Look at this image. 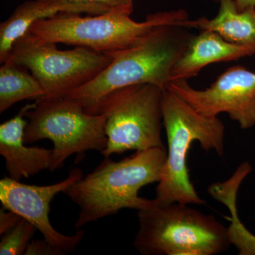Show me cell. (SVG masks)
<instances>
[{"instance_id": "6da1fadb", "label": "cell", "mask_w": 255, "mask_h": 255, "mask_svg": "<svg viewBox=\"0 0 255 255\" xmlns=\"http://www.w3.org/2000/svg\"><path fill=\"white\" fill-rule=\"evenodd\" d=\"M182 25L157 26L131 46L114 52L112 63L92 81L66 96L87 113L97 114L107 96L131 85L150 84L167 89L172 70L192 35Z\"/></svg>"}, {"instance_id": "7a4b0ae2", "label": "cell", "mask_w": 255, "mask_h": 255, "mask_svg": "<svg viewBox=\"0 0 255 255\" xmlns=\"http://www.w3.org/2000/svg\"><path fill=\"white\" fill-rule=\"evenodd\" d=\"M167 159L165 147L136 151L120 161L105 159L65 191L80 209L75 228L118 214L121 210L153 207L155 199L139 196L142 187L158 183Z\"/></svg>"}, {"instance_id": "3957f363", "label": "cell", "mask_w": 255, "mask_h": 255, "mask_svg": "<svg viewBox=\"0 0 255 255\" xmlns=\"http://www.w3.org/2000/svg\"><path fill=\"white\" fill-rule=\"evenodd\" d=\"M162 124L167 135L168 150L160 179L156 188L157 205L173 203L203 205L191 182L187 164V154L193 142L198 141L203 150L224 152V124L218 117H206L196 112L185 101L168 89L161 98Z\"/></svg>"}, {"instance_id": "277c9868", "label": "cell", "mask_w": 255, "mask_h": 255, "mask_svg": "<svg viewBox=\"0 0 255 255\" xmlns=\"http://www.w3.org/2000/svg\"><path fill=\"white\" fill-rule=\"evenodd\" d=\"M189 204H156L137 211L133 246L142 255H216L231 243L228 228Z\"/></svg>"}, {"instance_id": "5b68a950", "label": "cell", "mask_w": 255, "mask_h": 255, "mask_svg": "<svg viewBox=\"0 0 255 255\" xmlns=\"http://www.w3.org/2000/svg\"><path fill=\"white\" fill-rule=\"evenodd\" d=\"M188 19L189 16L184 9L149 14L142 22L133 21L130 15L118 12L88 16L61 12L36 21L28 31L43 41L112 53L131 46L157 26H185Z\"/></svg>"}, {"instance_id": "8992f818", "label": "cell", "mask_w": 255, "mask_h": 255, "mask_svg": "<svg viewBox=\"0 0 255 255\" xmlns=\"http://www.w3.org/2000/svg\"><path fill=\"white\" fill-rule=\"evenodd\" d=\"M28 123L24 131L26 144L48 139L53 143L51 172L62 168L74 154L89 150L102 152L107 147L106 119L91 114L67 97L44 98L26 106Z\"/></svg>"}, {"instance_id": "52a82bcc", "label": "cell", "mask_w": 255, "mask_h": 255, "mask_svg": "<svg viewBox=\"0 0 255 255\" xmlns=\"http://www.w3.org/2000/svg\"><path fill=\"white\" fill-rule=\"evenodd\" d=\"M162 89L150 84L116 90L104 99L97 114L106 119L105 157L127 151L165 147L162 141Z\"/></svg>"}, {"instance_id": "ba28073f", "label": "cell", "mask_w": 255, "mask_h": 255, "mask_svg": "<svg viewBox=\"0 0 255 255\" xmlns=\"http://www.w3.org/2000/svg\"><path fill=\"white\" fill-rule=\"evenodd\" d=\"M56 44L27 31L15 42L7 59L29 70L46 98L70 95L92 81L113 59L111 53L81 46L61 50Z\"/></svg>"}, {"instance_id": "9c48e42d", "label": "cell", "mask_w": 255, "mask_h": 255, "mask_svg": "<svg viewBox=\"0 0 255 255\" xmlns=\"http://www.w3.org/2000/svg\"><path fill=\"white\" fill-rule=\"evenodd\" d=\"M167 89L206 117L226 113L241 128L255 125V73L245 67L228 68L206 90L193 88L187 80L172 81Z\"/></svg>"}, {"instance_id": "30bf717a", "label": "cell", "mask_w": 255, "mask_h": 255, "mask_svg": "<svg viewBox=\"0 0 255 255\" xmlns=\"http://www.w3.org/2000/svg\"><path fill=\"white\" fill-rule=\"evenodd\" d=\"M83 177L81 169L74 168L68 177L51 185L36 186L23 184L10 177L0 180V201L4 209L9 210L27 220L53 246L65 253H73L85 236L78 229L73 236L57 231L50 222V204L55 196Z\"/></svg>"}, {"instance_id": "8fae6325", "label": "cell", "mask_w": 255, "mask_h": 255, "mask_svg": "<svg viewBox=\"0 0 255 255\" xmlns=\"http://www.w3.org/2000/svg\"><path fill=\"white\" fill-rule=\"evenodd\" d=\"M25 110L26 107L0 125V154L9 177L17 181L50 169L53 160V149L26 145L23 136L28 121L24 119Z\"/></svg>"}, {"instance_id": "7c38bea8", "label": "cell", "mask_w": 255, "mask_h": 255, "mask_svg": "<svg viewBox=\"0 0 255 255\" xmlns=\"http://www.w3.org/2000/svg\"><path fill=\"white\" fill-rule=\"evenodd\" d=\"M61 12L100 15L107 11L94 5L65 0H31L19 5L6 21L0 24V63L9 58L15 42L39 20Z\"/></svg>"}, {"instance_id": "4fadbf2b", "label": "cell", "mask_w": 255, "mask_h": 255, "mask_svg": "<svg viewBox=\"0 0 255 255\" xmlns=\"http://www.w3.org/2000/svg\"><path fill=\"white\" fill-rule=\"evenodd\" d=\"M253 55L246 48L230 43L219 33L202 30L192 36L172 70V81L197 76L204 67L219 62L233 61Z\"/></svg>"}, {"instance_id": "5bb4252c", "label": "cell", "mask_w": 255, "mask_h": 255, "mask_svg": "<svg viewBox=\"0 0 255 255\" xmlns=\"http://www.w3.org/2000/svg\"><path fill=\"white\" fill-rule=\"evenodd\" d=\"M217 16L209 19H188L186 27L209 30L219 33L226 41L246 47L255 54V8L240 11L235 0H219Z\"/></svg>"}, {"instance_id": "9a60e30c", "label": "cell", "mask_w": 255, "mask_h": 255, "mask_svg": "<svg viewBox=\"0 0 255 255\" xmlns=\"http://www.w3.org/2000/svg\"><path fill=\"white\" fill-rule=\"evenodd\" d=\"M45 92L39 82L28 69L6 61L0 68V113H4L21 101L39 100Z\"/></svg>"}, {"instance_id": "2e32d148", "label": "cell", "mask_w": 255, "mask_h": 255, "mask_svg": "<svg viewBox=\"0 0 255 255\" xmlns=\"http://www.w3.org/2000/svg\"><path fill=\"white\" fill-rule=\"evenodd\" d=\"M36 231L31 222L22 218L16 226L3 235L0 242V255H24Z\"/></svg>"}, {"instance_id": "e0dca14e", "label": "cell", "mask_w": 255, "mask_h": 255, "mask_svg": "<svg viewBox=\"0 0 255 255\" xmlns=\"http://www.w3.org/2000/svg\"><path fill=\"white\" fill-rule=\"evenodd\" d=\"M228 235L231 245L237 248L239 255H255V236L243 226L237 213L230 218Z\"/></svg>"}, {"instance_id": "ac0fdd59", "label": "cell", "mask_w": 255, "mask_h": 255, "mask_svg": "<svg viewBox=\"0 0 255 255\" xmlns=\"http://www.w3.org/2000/svg\"><path fill=\"white\" fill-rule=\"evenodd\" d=\"M99 6L107 12L130 15L133 11V0H65Z\"/></svg>"}, {"instance_id": "d6986e66", "label": "cell", "mask_w": 255, "mask_h": 255, "mask_svg": "<svg viewBox=\"0 0 255 255\" xmlns=\"http://www.w3.org/2000/svg\"><path fill=\"white\" fill-rule=\"evenodd\" d=\"M24 255H65V253L60 248L52 245L44 238L43 240H37V241L32 240Z\"/></svg>"}, {"instance_id": "ffe728a7", "label": "cell", "mask_w": 255, "mask_h": 255, "mask_svg": "<svg viewBox=\"0 0 255 255\" xmlns=\"http://www.w3.org/2000/svg\"><path fill=\"white\" fill-rule=\"evenodd\" d=\"M21 219L22 218L16 213L9 210H7L6 212L1 209L0 211V235L3 236L16 226Z\"/></svg>"}, {"instance_id": "44dd1931", "label": "cell", "mask_w": 255, "mask_h": 255, "mask_svg": "<svg viewBox=\"0 0 255 255\" xmlns=\"http://www.w3.org/2000/svg\"><path fill=\"white\" fill-rule=\"evenodd\" d=\"M219 1V0H215ZM238 9L240 11H245L251 8H255V0H235Z\"/></svg>"}]
</instances>
